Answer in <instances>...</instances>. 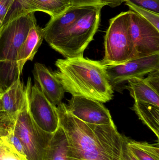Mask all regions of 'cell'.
I'll list each match as a JSON object with an SVG mask.
<instances>
[{"mask_svg":"<svg viewBox=\"0 0 159 160\" xmlns=\"http://www.w3.org/2000/svg\"><path fill=\"white\" fill-rule=\"evenodd\" d=\"M59 126L67 141V160H127L128 139L114 121L104 125L87 124L67 110L57 106Z\"/></svg>","mask_w":159,"mask_h":160,"instance_id":"6da1fadb","label":"cell"},{"mask_svg":"<svg viewBox=\"0 0 159 160\" xmlns=\"http://www.w3.org/2000/svg\"><path fill=\"white\" fill-rule=\"evenodd\" d=\"M55 65L58 69L52 73L60 82L65 92L102 103L113 98V87L108 79L105 66L101 61L82 56L58 59Z\"/></svg>","mask_w":159,"mask_h":160,"instance_id":"7a4b0ae2","label":"cell"},{"mask_svg":"<svg viewBox=\"0 0 159 160\" xmlns=\"http://www.w3.org/2000/svg\"><path fill=\"white\" fill-rule=\"evenodd\" d=\"M0 30V84L4 90L18 78L16 59L30 28L36 20L34 13L11 10Z\"/></svg>","mask_w":159,"mask_h":160,"instance_id":"3957f363","label":"cell"},{"mask_svg":"<svg viewBox=\"0 0 159 160\" xmlns=\"http://www.w3.org/2000/svg\"><path fill=\"white\" fill-rule=\"evenodd\" d=\"M103 7L101 6L92 7L49 45L65 58L83 56L84 51L93 40L99 28Z\"/></svg>","mask_w":159,"mask_h":160,"instance_id":"277c9868","label":"cell"},{"mask_svg":"<svg viewBox=\"0 0 159 160\" xmlns=\"http://www.w3.org/2000/svg\"><path fill=\"white\" fill-rule=\"evenodd\" d=\"M31 87V79L29 78L25 86V102L21 110L14 118L13 130L22 143L28 160H44L53 133L42 130L31 115L29 101Z\"/></svg>","mask_w":159,"mask_h":160,"instance_id":"5b68a950","label":"cell"},{"mask_svg":"<svg viewBox=\"0 0 159 160\" xmlns=\"http://www.w3.org/2000/svg\"><path fill=\"white\" fill-rule=\"evenodd\" d=\"M130 11L122 12L110 20L105 36V54L101 62L115 65L138 58L130 31Z\"/></svg>","mask_w":159,"mask_h":160,"instance_id":"8992f818","label":"cell"},{"mask_svg":"<svg viewBox=\"0 0 159 160\" xmlns=\"http://www.w3.org/2000/svg\"><path fill=\"white\" fill-rule=\"evenodd\" d=\"M159 69V53L138 57L124 63L105 66L109 82L112 87L133 78H143Z\"/></svg>","mask_w":159,"mask_h":160,"instance_id":"52a82bcc","label":"cell"},{"mask_svg":"<svg viewBox=\"0 0 159 160\" xmlns=\"http://www.w3.org/2000/svg\"><path fill=\"white\" fill-rule=\"evenodd\" d=\"M130 11V31L138 57L159 53V31L139 14Z\"/></svg>","mask_w":159,"mask_h":160,"instance_id":"ba28073f","label":"cell"},{"mask_svg":"<svg viewBox=\"0 0 159 160\" xmlns=\"http://www.w3.org/2000/svg\"><path fill=\"white\" fill-rule=\"evenodd\" d=\"M29 108L33 119L42 130L54 133L58 129L59 121L57 107L46 98L36 83L31 87Z\"/></svg>","mask_w":159,"mask_h":160,"instance_id":"9c48e42d","label":"cell"},{"mask_svg":"<svg viewBox=\"0 0 159 160\" xmlns=\"http://www.w3.org/2000/svg\"><path fill=\"white\" fill-rule=\"evenodd\" d=\"M66 107L72 115L87 124L104 125L113 121L108 109L102 102L95 100L72 96Z\"/></svg>","mask_w":159,"mask_h":160,"instance_id":"30bf717a","label":"cell"},{"mask_svg":"<svg viewBox=\"0 0 159 160\" xmlns=\"http://www.w3.org/2000/svg\"><path fill=\"white\" fill-rule=\"evenodd\" d=\"M33 75L41 91L49 101L56 107L61 104L65 91L53 73L44 65L36 62L34 65Z\"/></svg>","mask_w":159,"mask_h":160,"instance_id":"8fae6325","label":"cell"},{"mask_svg":"<svg viewBox=\"0 0 159 160\" xmlns=\"http://www.w3.org/2000/svg\"><path fill=\"white\" fill-rule=\"evenodd\" d=\"M93 6H72L64 13L51 19L43 29L44 39L49 44L53 39L69 29Z\"/></svg>","mask_w":159,"mask_h":160,"instance_id":"7c38bea8","label":"cell"},{"mask_svg":"<svg viewBox=\"0 0 159 160\" xmlns=\"http://www.w3.org/2000/svg\"><path fill=\"white\" fill-rule=\"evenodd\" d=\"M44 39L43 29L34 23L30 28L25 41L21 45L17 56L18 73L21 76L23 67L28 61H32Z\"/></svg>","mask_w":159,"mask_h":160,"instance_id":"4fadbf2b","label":"cell"},{"mask_svg":"<svg viewBox=\"0 0 159 160\" xmlns=\"http://www.w3.org/2000/svg\"><path fill=\"white\" fill-rule=\"evenodd\" d=\"M26 94L25 87L18 78L4 90L1 97L4 112L14 119L23 106Z\"/></svg>","mask_w":159,"mask_h":160,"instance_id":"5bb4252c","label":"cell"},{"mask_svg":"<svg viewBox=\"0 0 159 160\" xmlns=\"http://www.w3.org/2000/svg\"><path fill=\"white\" fill-rule=\"evenodd\" d=\"M126 87L134 101H141L159 106V92L156 91L144 78H133L128 81Z\"/></svg>","mask_w":159,"mask_h":160,"instance_id":"9a60e30c","label":"cell"},{"mask_svg":"<svg viewBox=\"0 0 159 160\" xmlns=\"http://www.w3.org/2000/svg\"><path fill=\"white\" fill-rule=\"evenodd\" d=\"M69 0H32L21 11V14L41 11L55 18L72 7Z\"/></svg>","mask_w":159,"mask_h":160,"instance_id":"2e32d148","label":"cell"},{"mask_svg":"<svg viewBox=\"0 0 159 160\" xmlns=\"http://www.w3.org/2000/svg\"><path fill=\"white\" fill-rule=\"evenodd\" d=\"M131 109L139 119L159 139V106L141 101H135Z\"/></svg>","mask_w":159,"mask_h":160,"instance_id":"e0dca14e","label":"cell"},{"mask_svg":"<svg viewBox=\"0 0 159 160\" xmlns=\"http://www.w3.org/2000/svg\"><path fill=\"white\" fill-rule=\"evenodd\" d=\"M44 160H67V139L60 126L53 133Z\"/></svg>","mask_w":159,"mask_h":160,"instance_id":"ac0fdd59","label":"cell"},{"mask_svg":"<svg viewBox=\"0 0 159 160\" xmlns=\"http://www.w3.org/2000/svg\"><path fill=\"white\" fill-rule=\"evenodd\" d=\"M127 146L138 160H159V143L151 144L128 139Z\"/></svg>","mask_w":159,"mask_h":160,"instance_id":"d6986e66","label":"cell"},{"mask_svg":"<svg viewBox=\"0 0 159 160\" xmlns=\"http://www.w3.org/2000/svg\"><path fill=\"white\" fill-rule=\"evenodd\" d=\"M0 160H28L23 158L3 137L0 141Z\"/></svg>","mask_w":159,"mask_h":160,"instance_id":"ffe728a7","label":"cell"},{"mask_svg":"<svg viewBox=\"0 0 159 160\" xmlns=\"http://www.w3.org/2000/svg\"><path fill=\"white\" fill-rule=\"evenodd\" d=\"M130 10L139 14L159 31V14L140 7L130 2H126Z\"/></svg>","mask_w":159,"mask_h":160,"instance_id":"44dd1931","label":"cell"},{"mask_svg":"<svg viewBox=\"0 0 159 160\" xmlns=\"http://www.w3.org/2000/svg\"><path fill=\"white\" fill-rule=\"evenodd\" d=\"M72 6H108L112 8L119 6L124 0H69Z\"/></svg>","mask_w":159,"mask_h":160,"instance_id":"7402d4cb","label":"cell"},{"mask_svg":"<svg viewBox=\"0 0 159 160\" xmlns=\"http://www.w3.org/2000/svg\"><path fill=\"white\" fill-rule=\"evenodd\" d=\"M140 7L159 14V0H124Z\"/></svg>","mask_w":159,"mask_h":160,"instance_id":"603a6c76","label":"cell"},{"mask_svg":"<svg viewBox=\"0 0 159 160\" xmlns=\"http://www.w3.org/2000/svg\"><path fill=\"white\" fill-rule=\"evenodd\" d=\"M14 123V119L6 113L0 115V141L12 129Z\"/></svg>","mask_w":159,"mask_h":160,"instance_id":"cb8c5ba5","label":"cell"},{"mask_svg":"<svg viewBox=\"0 0 159 160\" xmlns=\"http://www.w3.org/2000/svg\"><path fill=\"white\" fill-rule=\"evenodd\" d=\"M7 141L16 149V150L22 156L23 158L27 159L25 149L20 139L16 136L13 130V128L8 134L5 137ZM28 160V159H27Z\"/></svg>","mask_w":159,"mask_h":160,"instance_id":"d4e9b609","label":"cell"},{"mask_svg":"<svg viewBox=\"0 0 159 160\" xmlns=\"http://www.w3.org/2000/svg\"><path fill=\"white\" fill-rule=\"evenodd\" d=\"M15 3V0H0V30Z\"/></svg>","mask_w":159,"mask_h":160,"instance_id":"484cf974","label":"cell"},{"mask_svg":"<svg viewBox=\"0 0 159 160\" xmlns=\"http://www.w3.org/2000/svg\"><path fill=\"white\" fill-rule=\"evenodd\" d=\"M145 79L156 90L159 91V69L152 71L148 74Z\"/></svg>","mask_w":159,"mask_h":160,"instance_id":"4316f807","label":"cell"},{"mask_svg":"<svg viewBox=\"0 0 159 160\" xmlns=\"http://www.w3.org/2000/svg\"><path fill=\"white\" fill-rule=\"evenodd\" d=\"M32 1V0H15V3H17V6L16 8H17L19 11L21 13Z\"/></svg>","mask_w":159,"mask_h":160,"instance_id":"83f0119b","label":"cell"},{"mask_svg":"<svg viewBox=\"0 0 159 160\" xmlns=\"http://www.w3.org/2000/svg\"><path fill=\"white\" fill-rule=\"evenodd\" d=\"M127 160H138L127 146Z\"/></svg>","mask_w":159,"mask_h":160,"instance_id":"f1b7e54d","label":"cell"},{"mask_svg":"<svg viewBox=\"0 0 159 160\" xmlns=\"http://www.w3.org/2000/svg\"><path fill=\"white\" fill-rule=\"evenodd\" d=\"M4 112L3 109L2 104V100H1V98H0V115H1L5 113Z\"/></svg>","mask_w":159,"mask_h":160,"instance_id":"f546056e","label":"cell"},{"mask_svg":"<svg viewBox=\"0 0 159 160\" xmlns=\"http://www.w3.org/2000/svg\"><path fill=\"white\" fill-rule=\"evenodd\" d=\"M4 92V89H3L2 88V86L0 84V98H1L2 97V95L3 93Z\"/></svg>","mask_w":159,"mask_h":160,"instance_id":"4dcf8cb0","label":"cell"}]
</instances>
